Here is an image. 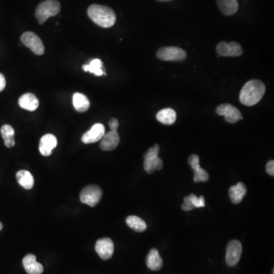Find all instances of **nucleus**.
<instances>
[{
    "label": "nucleus",
    "instance_id": "423d86ee",
    "mask_svg": "<svg viewBox=\"0 0 274 274\" xmlns=\"http://www.w3.org/2000/svg\"><path fill=\"white\" fill-rule=\"evenodd\" d=\"M157 57L164 61H183L187 57V53L179 47H164L158 50Z\"/></svg>",
    "mask_w": 274,
    "mask_h": 274
},
{
    "label": "nucleus",
    "instance_id": "20e7f679",
    "mask_svg": "<svg viewBox=\"0 0 274 274\" xmlns=\"http://www.w3.org/2000/svg\"><path fill=\"white\" fill-rule=\"evenodd\" d=\"M102 197V191L99 186L89 185L84 187L80 193V201L82 204H87L91 207L96 206Z\"/></svg>",
    "mask_w": 274,
    "mask_h": 274
},
{
    "label": "nucleus",
    "instance_id": "72a5a7b5",
    "mask_svg": "<svg viewBox=\"0 0 274 274\" xmlns=\"http://www.w3.org/2000/svg\"><path fill=\"white\" fill-rule=\"evenodd\" d=\"M2 228H3V225H2V222H0V231L2 230Z\"/></svg>",
    "mask_w": 274,
    "mask_h": 274
},
{
    "label": "nucleus",
    "instance_id": "2f4dec72",
    "mask_svg": "<svg viewBox=\"0 0 274 274\" xmlns=\"http://www.w3.org/2000/svg\"><path fill=\"white\" fill-rule=\"evenodd\" d=\"M267 171L270 175H274V161L271 160L268 162L266 166Z\"/></svg>",
    "mask_w": 274,
    "mask_h": 274
},
{
    "label": "nucleus",
    "instance_id": "ddd939ff",
    "mask_svg": "<svg viewBox=\"0 0 274 274\" xmlns=\"http://www.w3.org/2000/svg\"><path fill=\"white\" fill-rule=\"evenodd\" d=\"M120 143V137L117 131H110L104 134L101 139L100 148L104 151H112L117 147Z\"/></svg>",
    "mask_w": 274,
    "mask_h": 274
},
{
    "label": "nucleus",
    "instance_id": "dca6fc26",
    "mask_svg": "<svg viewBox=\"0 0 274 274\" xmlns=\"http://www.w3.org/2000/svg\"><path fill=\"white\" fill-rule=\"evenodd\" d=\"M229 193L232 202L234 204H239L247 194V187L244 183L239 182L236 185L232 186L229 188Z\"/></svg>",
    "mask_w": 274,
    "mask_h": 274
},
{
    "label": "nucleus",
    "instance_id": "1a4fd4ad",
    "mask_svg": "<svg viewBox=\"0 0 274 274\" xmlns=\"http://www.w3.org/2000/svg\"><path fill=\"white\" fill-rule=\"evenodd\" d=\"M216 51L222 57H239L243 54L241 45L235 41L229 44L225 41L220 42L216 47Z\"/></svg>",
    "mask_w": 274,
    "mask_h": 274
},
{
    "label": "nucleus",
    "instance_id": "5701e85b",
    "mask_svg": "<svg viewBox=\"0 0 274 274\" xmlns=\"http://www.w3.org/2000/svg\"><path fill=\"white\" fill-rule=\"evenodd\" d=\"M82 69L85 72H90L91 73H94L98 76H101L102 75H106L103 69V64L102 61L99 59H95L91 61L89 65L82 66Z\"/></svg>",
    "mask_w": 274,
    "mask_h": 274
},
{
    "label": "nucleus",
    "instance_id": "4468645a",
    "mask_svg": "<svg viewBox=\"0 0 274 274\" xmlns=\"http://www.w3.org/2000/svg\"><path fill=\"white\" fill-rule=\"evenodd\" d=\"M22 263L25 271L29 274H42L44 271V267L40 263L37 262L34 254H27L23 258Z\"/></svg>",
    "mask_w": 274,
    "mask_h": 274
},
{
    "label": "nucleus",
    "instance_id": "9b49d317",
    "mask_svg": "<svg viewBox=\"0 0 274 274\" xmlns=\"http://www.w3.org/2000/svg\"><path fill=\"white\" fill-rule=\"evenodd\" d=\"M105 134V127L102 124H96L92 126L90 131L83 134L82 142L85 144L94 143L99 142Z\"/></svg>",
    "mask_w": 274,
    "mask_h": 274
},
{
    "label": "nucleus",
    "instance_id": "a211bd4d",
    "mask_svg": "<svg viewBox=\"0 0 274 274\" xmlns=\"http://www.w3.org/2000/svg\"><path fill=\"white\" fill-rule=\"evenodd\" d=\"M72 104H73L74 108L78 111V112L84 113L89 110L90 107V102L85 95L82 93H75L72 97Z\"/></svg>",
    "mask_w": 274,
    "mask_h": 274
},
{
    "label": "nucleus",
    "instance_id": "f3484780",
    "mask_svg": "<svg viewBox=\"0 0 274 274\" xmlns=\"http://www.w3.org/2000/svg\"><path fill=\"white\" fill-rule=\"evenodd\" d=\"M146 265L148 268L153 271H159L163 266V261L156 248H152L149 251L146 258Z\"/></svg>",
    "mask_w": 274,
    "mask_h": 274
},
{
    "label": "nucleus",
    "instance_id": "cd10ccee",
    "mask_svg": "<svg viewBox=\"0 0 274 274\" xmlns=\"http://www.w3.org/2000/svg\"><path fill=\"white\" fill-rule=\"evenodd\" d=\"M159 150L160 147L158 144L154 145L153 147L150 148L146 153L144 155V159H152V158H156L159 156Z\"/></svg>",
    "mask_w": 274,
    "mask_h": 274
},
{
    "label": "nucleus",
    "instance_id": "f257e3e1",
    "mask_svg": "<svg viewBox=\"0 0 274 274\" xmlns=\"http://www.w3.org/2000/svg\"><path fill=\"white\" fill-rule=\"evenodd\" d=\"M266 92V86L264 82L258 79L248 81L241 89L239 100L241 104L245 106L255 105L264 97Z\"/></svg>",
    "mask_w": 274,
    "mask_h": 274
},
{
    "label": "nucleus",
    "instance_id": "f03ea898",
    "mask_svg": "<svg viewBox=\"0 0 274 274\" xmlns=\"http://www.w3.org/2000/svg\"><path fill=\"white\" fill-rule=\"evenodd\" d=\"M88 15L94 23L104 29L112 27L117 20L113 9L105 5L98 4H93L89 6Z\"/></svg>",
    "mask_w": 274,
    "mask_h": 274
},
{
    "label": "nucleus",
    "instance_id": "9d476101",
    "mask_svg": "<svg viewBox=\"0 0 274 274\" xmlns=\"http://www.w3.org/2000/svg\"><path fill=\"white\" fill-rule=\"evenodd\" d=\"M96 251L102 260L110 259L114 254V242L109 238L99 239L96 242Z\"/></svg>",
    "mask_w": 274,
    "mask_h": 274
},
{
    "label": "nucleus",
    "instance_id": "f704fd0d",
    "mask_svg": "<svg viewBox=\"0 0 274 274\" xmlns=\"http://www.w3.org/2000/svg\"><path fill=\"white\" fill-rule=\"evenodd\" d=\"M158 1H161V2H167V1H172V0H158Z\"/></svg>",
    "mask_w": 274,
    "mask_h": 274
},
{
    "label": "nucleus",
    "instance_id": "f8f14e48",
    "mask_svg": "<svg viewBox=\"0 0 274 274\" xmlns=\"http://www.w3.org/2000/svg\"><path fill=\"white\" fill-rule=\"evenodd\" d=\"M57 145V137L53 134H45L40 139L39 150L42 156H49L52 154L53 149H55Z\"/></svg>",
    "mask_w": 274,
    "mask_h": 274
},
{
    "label": "nucleus",
    "instance_id": "c85d7f7f",
    "mask_svg": "<svg viewBox=\"0 0 274 274\" xmlns=\"http://www.w3.org/2000/svg\"><path fill=\"white\" fill-rule=\"evenodd\" d=\"M189 165L191 166V169L193 170H197V169H199L201 168V166H200V158L198 155H191L189 158Z\"/></svg>",
    "mask_w": 274,
    "mask_h": 274
},
{
    "label": "nucleus",
    "instance_id": "bb28decb",
    "mask_svg": "<svg viewBox=\"0 0 274 274\" xmlns=\"http://www.w3.org/2000/svg\"><path fill=\"white\" fill-rule=\"evenodd\" d=\"M188 197H189L194 208L204 207L205 206V198H204V196H201L200 198H198L195 194H191Z\"/></svg>",
    "mask_w": 274,
    "mask_h": 274
},
{
    "label": "nucleus",
    "instance_id": "0eeeda50",
    "mask_svg": "<svg viewBox=\"0 0 274 274\" xmlns=\"http://www.w3.org/2000/svg\"><path fill=\"white\" fill-rule=\"evenodd\" d=\"M242 245L238 240H233L228 244L226 248V263L229 267L236 266L241 259Z\"/></svg>",
    "mask_w": 274,
    "mask_h": 274
},
{
    "label": "nucleus",
    "instance_id": "412c9836",
    "mask_svg": "<svg viewBox=\"0 0 274 274\" xmlns=\"http://www.w3.org/2000/svg\"><path fill=\"white\" fill-rule=\"evenodd\" d=\"M16 178L19 185L22 186L25 189L30 190L34 187V177L29 171H19L17 172Z\"/></svg>",
    "mask_w": 274,
    "mask_h": 274
},
{
    "label": "nucleus",
    "instance_id": "39448f33",
    "mask_svg": "<svg viewBox=\"0 0 274 274\" xmlns=\"http://www.w3.org/2000/svg\"><path fill=\"white\" fill-rule=\"evenodd\" d=\"M21 40L24 45L29 47L36 55H43L44 54L45 48L44 44L41 39L34 32H25L21 37Z\"/></svg>",
    "mask_w": 274,
    "mask_h": 274
},
{
    "label": "nucleus",
    "instance_id": "7c9ffc66",
    "mask_svg": "<svg viewBox=\"0 0 274 274\" xmlns=\"http://www.w3.org/2000/svg\"><path fill=\"white\" fill-rule=\"evenodd\" d=\"M109 127L112 131H117L119 127V122L117 119L111 118L109 121Z\"/></svg>",
    "mask_w": 274,
    "mask_h": 274
},
{
    "label": "nucleus",
    "instance_id": "6e6552de",
    "mask_svg": "<svg viewBox=\"0 0 274 274\" xmlns=\"http://www.w3.org/2000/svg\"><path fill=\"white\" fill-rule=\"evenodd\" d=\"M216 113L219 115L224 116L226 121L230 124H236L243 119L239 109L230 104H221L216 108Z\"/></svg>",
    "mask_w": 274,
    "mask_h": 274
},
{
    "label": "nucleus",
    "instance_id": "b1692460",
    "mask_svg": "<svg viewBox=\"0 0 274 274\" xmlns=\"http://www.w3.org/2000/svg\"><path fill=\"white\" fill-rule=\"evenodd\" d=\"M127 226L137 233H142L147 228L145 221L136 216H130L126 219Z\"/></svg>",
    "mask_w": 274,
    "mask_h": 274
},
{
    "label": "nucleus",
    "instance_id": "4be33fe9",
    "mask_svg": "<svg viewBox=\"0 0 274 274\" xmlns=\"http://www.w3.org/2000/svg\"><path fill=\"white\" fill-rule=\"evenodd\" d=\"M1 134L4 139V143L7 148H12L15 145V131L12 126L5 124L1 128Z\"/></svg>",
    "mask_w": 274,
    "mask_h": 274
},
{
    "label": "nucleus",
    "instance_id": "393cba45",
    "mask_svg": "<svg viewBox=\"0 0 274 274\" xmlns=\"http://www.w3.org/2000/svg\"><path fill=\"white\" fill-rule=\"evenodd\" d=\"M143 167L148 174H152L156 171L161 170L163 168V162L159 156L152 159H145Z\"/></svg>",
    "mask_w": 274,
    "mask_h": 274
},
{
    "label": "nucleus",
    "instance_id": "6ab92c4d",
    "mask_svg": "<svg viewBox=\"0 0 274 274\" xmlns=\"http://www.w3.org/2000/svg\"><path fill=\"white\" fill-rule=\"evenodd\" d=\"M221 12L226 15H233L239 10L237 0H217Z\"/></svg>",
    "mask_w": 274,
    "mask_h": 274
},
{
    "label": "nucleus",
    "instance_id": "473e14b6",
    "mask_svg": "<svg viewBox=\"0 0 274 274\" xmlns=\"http://www.w3.org/2000/svg\"><path fill=\"white\" fill-rule=\"evenodd\" d=\"M5 85H6V82H5V77L0 72V92L4 90Z\"/></svg>",
    "mask_w": 274,
    "mask_h": 274
},
{
    "label": "nucleus",
    "instance_id": "a878e982",
    "mask_svg": "<svg viewBox=\"0 0 274 274\" xmlns=\"http://www.w3.org/2000/svg\"><path fill=\"white\" fill-rule=\"evenodd\" d=\"M194 182H206L209 180V174L206 172L205 169L199 168L197 170H194Z\"/></svg>",
    "mask_w": 274,
    "mask_h": 274
},
{
    "label": "nucleus",
    "instance_id": "aec40b11",
    "mask_svg": "<svg viewBox=\"0 0 274 274\" xmlns=\"http://www.w3.org/2000/svg\"><path fill=\"white\" fill-rule=\"evenodd\" d=\"M156 118L159 122L166 125H171L175 122L177 118L175 110L171 108L162 109L158 113Z\"/></svg>",
    "mask_w": 274,
    "mask_h": 274
},
{
    "label": "nucleus",
    "instance_id": "c756f323",
    "mask_svg": "<svg viewBox=\"0 0 274 274\" xmlns=\"http://www.w3.org/2000/svg\"><path fill=\"white\" fill-rule=\"evenodd\" d=\"M183 210L184 211H191L193 209H194V206H193L192 203H191V200H190L189 197H185L184 198V204H183L182 206Z\"/></svg>",
    "mask_w": 274,
    "mask_h": 274
},
{
    "label": "nucleus",
    "instance_id": "2eb2a0df",
    "mask_svg": "<svg viewBox=\"0 0 274 274\" xmlns=\"http://www.w3.org/2000/svg\"><path fill=\"white\" fill-rule=\"evenodd\" d=\"M19 104L25 110L34 111L39 107V100L34 94H24L23 96L19 98Z\"/></svg>",
    "mask_w": 274,
    "mask_h": 274
},
{
    "label": "nucleus",
    "instance_id": "7ed1b4c3",
    "mask_svg": "<svg viewBox=\"0 0 274 274\" xmlns=\"http://www.w3.org/2000/svg\"><path fill=\"white\" fill-rule=\"evenodd\" d=\"M61 4L57 0H47L39 4L35 16L39 23L44 24L50 17L55 16L61 12Z\"/></svg>",
    "mask_w": 274,
    "mask_h": 274
}]
</instances>
